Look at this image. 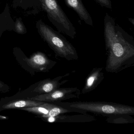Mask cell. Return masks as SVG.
Returning <instances> with one entry per match:
<instances>
[{
  "label": "cell",
  "mask_w": 134,
  "mask_h": 134,
  "mask_svg": "<svg viewBox=\"0 0 134 134\" xmlns=\"http://www.w3.org/2000/svg\"><path fill=\"white\" fill-rule=\"evenodd\" d=\"M104 35L108 54L106 70L115 72L121 70L134 58V40L108 13L104 18Z\"/></svg>",
  "instance_id": "6da1fadb"
},
{
  "label": "cell",
  "mask_w": 134,
  "mask_h": 134,
  "mask_svg": "<svg viewBox=\"0 0 134 134\" xmlns=\"http://www.w3.org/2000/svg\"><path fill=\"white\" fill-rule=\"evenodd\" d=\"M37 29L41 36L56 55L69 61L77 60L78 54L72 44L59 32L40 21Z\"/></svg>",
  "instance_id": "7a4b0ae2"
},
{
  "label": "cell",
  "mask_w": 134,
  "mask_h": 134,
  "mask_svg": "<svg viewBox=\"0 0 134 134\" xmlns=\"http://www.w3.org/2000/svg\"><path fill=\"white\" fill-rule=\"evenodd\" d=\"M69 109L79 110L104 116L133 115L134 107L131 106L112 102H75L60 103Z\"/></svg>",
  "instance_id": "3957f363"
},
{
  "label": "cell",
  "mask_w": 134,
  "mask_h": 134,
  "mask_svg": "<svg viewBox=\"0 0 134 134\" xmlns=\"http://www.w3.org/2000/svg\"><path fill=\"white\" fill-rule=\"evenodd\" d=\"M50 21L58 32L72 39L76 34V29L56 0H40Z\"/></svg>",
  "instance_id": "277c9868"
},
{
  "label": "cell",
  "mask_w": 134,
  "mask_h": 134,
  "mask_svg": "<svg viewBox=\"0 0 134 134\" xmlns=\"http://www.w3.org/2000/svg\"><path fill=\"white\" fill-rule=\"evenodd\" d=\"M80 94V91L77 88H58L48 94H41L27 99L44 102H58L78 98Z\"/></svg>",
  "instance_id": "5b68a950"
},
{
  "label": "cell",
  "mask_w": 134,
  "mask_h": 134,
  "mask_svg": "<svg viewBox=\"0 0 134 134\" xmlns=\"http://www.w3.org/2000/svg\"><path fill=\"white\" fill-rule=\"evenodd\" d=\"M104 78L103 68H94L86 78L85 84L81 94H86L94 91Z\"/></svg>",
  "instance_id": "8992f818"
},
{
  "label": "cell",
  "mask_w": 134,
  "mask_h": 134,
  "mask_svg": "<svg viewBox=\"0 0 134 134\" xmlns=\"http://www.w3.org/2000/svg\"><path fill=\"white\" fill-rule=\"evenodd\" d=\"M68 7L72 9L78 15L81 20L90 26H93L91 15L82 2V0H64Z\"/></svg>",
  "instance_id": "52a82bcc"
},
{
  "label": "cell",
  "mask_w": 134,
  "mask_h": 134,
  "mask_svg": "<svg viewBox=\"0 0 134 134\" xmlns=\"http://www.w3.org/2000/svg\"><path fill=\"white\" fill-rule=\"evenodd\" d=\"M69 74H67L63 76L58 77L53 80L48 79L45 80L39 84L38 86L34 90V92L40 94L50 93L59 88L61 85L69 81L68 80H65L62 81L61 80L64 77L69 76Z\"/></svg>",
  "instance_id": "ba28073f"
},
{
  "label": "cell",
  "mask_w": 134,
  "mask_h": 134,
  "mask_svg": "<svg viewBox=\"0 0 134 134\" xmlns=\"http://www.w3.org/2000/svg\"><path fill=\"white\" fill-rule=\"evenodd\" d=\"M27 63L33 68L43 70L47 69L51 63L55 62H52L43 53H37L26 59Z\"/></svg>",
  "instance_id": "9c48e42d"
},
{
  "label": "cell",
  "mask_w": 134,
  "mask_h": 134,
  "mask_svg": "<svg viewBox=\"0 0 134 134\" xmlns=\"http://www.w3.org/2000/svg\"><path fill=\"white\" fill-rule=\"evenodd\" d=\"M44 102L37 100H21L11 102L7 104L3 105L2 107L3 109H15L23 108L25 107H32L40 105L44 103Z\"/></svg>",
  "instance_id": "30bf717a"
},
{
  "label": "cell",
  "mask_w": 134,
  "mask_h": 134,
  "mask_svg": "<svg viewBox=\"0 0 134 134\" xmlns=\"http://www.w3.org/2000/svg\"><path fill=\"white\" fill-rule=\"evenodd\" d=\"M52 105V104L44 102L42 105L38 106L25 107L22 108V109L28 112L41 114L43 116L48 113Z\"/></svg>",
  "instance_id": "8fae6325"
},
{
  "label": "cell",
  "mask_w": 134,
  "mask_h": 134,
  "mask_svg": "<svg viewBox=\"0 0 134 134\" xmlns=\"http://www.w3.org/2000/svg\"><path fill=\"white\" fill-rule=\"evenodd\" d=\"M107 121L109 123L122 124L133 122L134 119L129 115H119L110 116Z\"/></svg>",
  "instance_id": "7c38bea8"
},
{
  "label": "cell",
  "mask_w": 134,
  "mask_h": 134,
  "mask_svg": "<svg viewBox=\"0 0 134 134\" xmlns=\"http://www.w3.org/2000/svg\"><path fill=\"white\" fill-rule=\"evenodd\" d=\"M94 1L102 7L105 8L109 9H111L112 8V2L111 0H94Z\"/></svg>",
  "instance_id": "4fadbf2b"
},
{
  "label": "cell",
  "mask_w": 134,
  "mask_h": 134,
  "mask_svg": "<svg viewBox=\"0 0 134 134\" xmlns=\"http://www.w3.org/2000/svg\"><path fill=\"white\" fill-rule=\"evenodd\" d=\"M15 28L17 31L19 32L23 33V32H24V29L23 26L21 23L19 21H18L16 23Z\"/></svg>",
  "instance_id": "5bb4252c"
},
{
  "label": "cell",
  "mask_w": 134,
  "mask_h": 134,
  "mask_svg": "<svg viewBox=\"0 0 134 134\" xmlns=\"http://www.w3.org/2000/svg\"><path fill=\"white\" fill-rule=\"evenodd\" d=\"M129 21L131 23H132V25H134V19H133L131 18H129Z\"/></svg>",
  "instance_id": "9a60e30c"
},
{
  "label": "cell",
  "mask_w": 134,
  "mask_h": 134,
  "mask_svg": "<svg viewBox=\"0 0 134 134\" xmlns=\"http://www.w3.org/2000/svg\"><path fill=\"white\" fill-rule=\"evenodd\" d=\"M7 119V117L4 116H1L0 115V119Z\"/></svg>",
  "instance_id": "2e32d148"
},
{
  "label": "cell",
  "mask_w": 134,
  "mask_h": 134,
  "mask_svg": "<svg viewBox=\"0 0 134 134\" xmlns=\"http://www.w3.org/2000/svg\"><path fill=\"white\" fill-rule=\"evenodd\" d=\"M3 86V85L2 84V83H0V88H1Z\"/></svg>",
  "instance_id": "e0dca14e"
}]
</instances>
